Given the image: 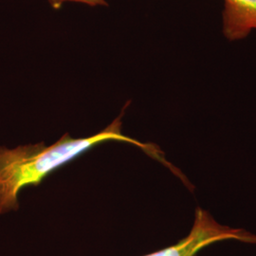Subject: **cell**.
<instances>
[{
  "label": "cell",
  "mask_w": 256,
  "mask_h": 256,
  "mask_svg": "<svg viewBox=\"0 0 256 256\" xmlns=\"http://www.w3.org/2000/svg\"><path fill=\"white\" fill-rule=\"evenodd\" d=\"M48 2L50 3V5L55 9L60 8L66 2L81 3V4L88 5V6H92V7L106 5V2L104 0H48Z\"/></svg>",
  "instance_id": "277c9868"
},
{
  "label": "cell",
  "mask_w": 256,
  "mask_h": 256,
  "mask_svg": "<svg viewBox=\"0 0 256 256\" xmlns=\"http://www.w3.org/2000/svg\"><path fill=\"white\" fill-rule=\"evenodd\" d=\"M225 240L256 244V236L245 230L221 225L207 210L198 208L189 234L174 245L144 256H196L203 248Z\"/></svg>",
  "instance_id": "7a4b0ae2"
},
{
  "label": "cell",
  "mask_w": 256,
  "mask_h": 256,
  "mask_svg": "<svg viewBox=\"0 0 256 256\" xmlns=\"http://www.w3.org/2000/svg\"><path fill=\"white\" fill-rule=\"evenodd\" d=\"M223 34L230 41L247 37L256 30V0H224Z\"/></svg>",
  "instance_id": "3957f363"
},
{
  "label": "cell",
  "mask_w": 256,
  "mask_h": 256,
  "mask_svg": "<svg viewBox=\"0 0 256 256\" xmlns=\"http://www.w3.org/2000/svg\"><path fill=\"white\" fill-rule=\"evenodd\" d=\"M120 119L122 115L90 137L75 138L66 133L50 146L45 142L19 146L14 149L0 146V214L18 210L19 192L22 189L39 185L55 169L102 142H129L158 158L155 147L122 133Z\"/></svg>",
  "instance_id": "6da1fadb"
}]
</instances>
